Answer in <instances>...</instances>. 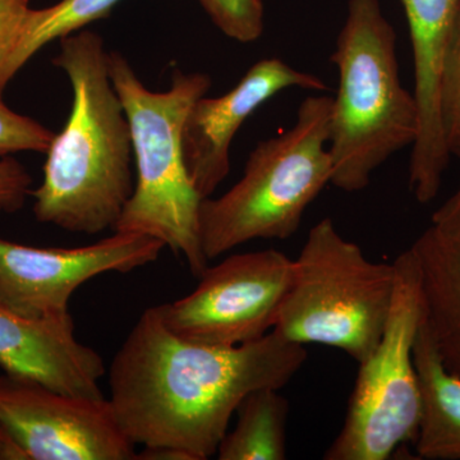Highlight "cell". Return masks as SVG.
<instances>
[{"label": "cell", "mask_w": 460, "mask_h": 460, "mask_svg": "<svg viewBox=\"0 0 460 460\" xmlns=\"http://www.w3.org/2000/svg\"><path fill=\"white\" fill-rule=\"evenodd\" d=\"M305 361V345L275 329L234 347L184 341L155 305L142 313L111 362V407L133 444L206 460L217 456L244 396L280 390Z\"/></svg>", "instance_id": "6da1fadb"}, {"label": "cell", "mask_w": 460, "mask_h": 460, "mask_svg": "<svg viewBox=\"0 0 460 460\" xmlns=\"http://www.w3.org/2000/svg\"><path fill=\"white\" fill-rule=\"evenodd\" d=\"M99 33L80 30L60 39L54 66L63 69L74 102L66 127L48 150L44 181L31 190L41 223L72 233L113 229L131 199V127L109 75Z\"/></svg>", "instance_id": "7a4b0ae2"}, {"label": "cell", "mask_w": 460, "mask_h": 460, "mask_svg": "<svg viewBox=\"0 0 460 460\" xmlns=\"http://www.w3.org/2000/svg\"><path fill=\"white\" fill-rule=\"evenodd\" d=\"M332 65L339 87L332 98L329 151L332 184L359 192L387 159L419 137L416 96L402 86L394 27L378 0H349Z\"/></svg>", "instance_id": "3957f363"}, {"label": "cell", "mask_w": 460, "mask_h": 460, "mask_svg": "<svg viewBox=\"0 0 460 460\" xmlns=\"http://www.w3.org/2000/svg\"><path fill=\"white\" fill-rule=\"evenodd\" d=\"M109 75L131 127L137 178L114 232L141 233L164 242L199 277L208 266L199 235L202 199L181 154V127L190 105L206 95V74L174 71L168 91L148 90L128 60L108 53Z\"/></svg>", "instance_id": "277c9868"}, {"label": "cell", "mask_w": 460, "mask_h": 460, "mask_svg": "<svg viewBox=\"0 0 460 460\" xmlns=\"http://www.w3.org/2000/svg\"><path fill=\"white\" fill-rule=\"evenodd\" d=\"M332 98L308 96L289 129L260 142L241 180L199 205V235L208 261L256 239L284 241L332 183L329 151Z\"/></svg>", "instance_id": "5b68a950"}, {"label": "cell", "mask_w": 460, "mask_h": 460, "mask_svg": "<svg viewBox=\"0 0 460 460\" xmlns=\"http://www.w3.org/2000/svg\"><path fill=\"white\" fill-rule=\"evenodd\" d=\"M394 262H374L330 217L308 232L274 329L295 343L323 344L362 363L376 349L392 310Z\"/></svg>", "instance_id": "8992f818"}, {"label": "cell", "mask_w": 460, "mask_h": 460, "mask_svg": "<svg viewBox=\"0 0 460 460\" xmlns=\"http://www.w3.org/2000/svg\"><path fill=\"white\" fill-rule=\"evenodd\" d=\"M394 265L395 292L385 332L375 352L359 363L343 428L323 459L386 460L416 440L422 401L413 348L425 311L411 248Z\"/></svg>", "instance_id": "52a82bcc"}, {"label": "cell", "mask_w": 460, "mask_h": 460, "mask_svg": "<svg viewBox=\"0 0 460 460\" xmlns=\"http://www.w3.org/2000/svg\"><path fill=\"white\" fill-rule=\"evenodd\" d=\"M199 278L189 296L157 305L166 328L192 343L234 347L274 329L293 260L274 248L235 253Z\"/></svg>", "instance_id": "ba28073f"}, {"label": "cell", "mask_w": 460, "mask_h": 460, "mask_svg": "<svg viewBox=\"0 0 460 460\" xmlns=\"http://www.w3.org/2000/svg\"><path fill=\"white\" fill-rule=\"evenodd\" d=\"M164 242L115 232L89 246L39 248L0 238V305L32 319L66 317L78 287L105 272H129L156 261Z\"/></svg>", "instance_id": "9c48e42d"}, {"label": "cell", "mask_w": 460, "mask_h": 460, "mask_svg": "<svg viewBox=\"0 0 460 460\" xmlns=\"http://www.w3.org/2000/svg\"><path fill=\"white\" fill-rule=\"evenodd\" d=\"M0 422L29 460H135L111 401L62 394L5 374L0 376Z\"/></svg>", "instance_id": "30bf717a"}, {"label": "cell", "mask_w": 460, "mask_h": 460, "mask_svg": "<svg viewBox=\"0 0 460 460\" xmlns=\"http://www.w3.org/2000/svg\"><path fill=\"white\" fill-rule=\"evenodd\" d=\"M292 87L320 93L329 89L317 75L298 71L279 58H266L251 66L229 93L217 98L204 95L190 105L181 127V154L199 198H211L228 177L230 145L242 124Z\"/></svg>", "instance_id": "8fae6325"}, {"label": "cell", "mask_w": 460, "mask_h": 460, "mask_svg": "<svg viewBox=\"0 0 460 460\" xmlns=\"http://www.w3.org/2000/svg\"><path fill=\"white\" fill-rule=\"evenodd\" d=\"M0 367L62 394L104 399V359L77 341L72 314L32 319L0 305Z\"/></svg>", "instance_id": "7c38bea8"}, {"label": "cell", "mask_w": 460, "mask_h": 460, "mask_svg": "<svg viewBox=\"0 0 460 460\" xmlns=\"http://www.w3.org/2000/svg\"><path fill=\"white\" fill-rule=\"evenodd\" d=\"M413 49L414 96L420 111L413 153L436 160L449 150L443 120L445 68L460 20V0H401Z\"/></svg>", "instance_id": "4fadbf2b"}, {"label": "cell", "mask_w": 460, "mask_h": 460, "mask_svg": "<svg viewBox=\"0 0 460 460\" xmlns=\"http://www.w3.org/2000/svg\"><path fill=\"white\" fill-rule=\"evenodd\" d=\"M425 323L447 371L460 378V237L431 226L411 244Z\"/></svg>", "instance_id": "5bb4252c"}, {"label": "cell", "mask_w": 460, "mask_h": 460, "mask_svg": "<svg viewBox=\"0 0 460 460\" xmlns=\"http://www.w3.org/2000/svg\"><path fill=\"white\" fill-rule=\"evenodd\" d=\"M419 377L420 419L417 456L428 460H460V378L445 367L423 314L413 348Z\"/></svg>", "instance_id": "9a60e30c"}, {"label": "cell", "mask_w": 460, "mask_h": 460, "mask_svg": "<svg viewBox=\"0 0 460 460\" xmlns=\"http://www.w3.org/2000/svg\"><path fill=\"white\" fill-rule=\"evenodd\" d=\"M237 423L217 447L219 460H284L289 402L279 389L253 390L239 402Z\"/></svg>", "instance_id": "2e32d148"}, {"label": "cell", "mask_w": 460, "mask_h": 460, "mask_svg": "<svg viewBox=\"0 0 460 460\" xmlns=\"http://www.w3.org/2000/svg\"><path fill=\"white\" fill-rule=\"evenodd\" d=\"M120 0H60L44 9H30L9 49L0 58V98L9 81L45 45L80 31L111 14Z\"/></svg>", "instance_id": "e0dca14e"}, {"label": "cell", "mask_w": 460, "mask_h": 460, "mask_svg": "<svg viewBox=\"0 0 460 460\" xmlns=\"http://www.w3.org/2000/svg\"><path fill=\"white\" fill-rule=\"evenodd\" d=\"M215 26L232 40L250 44L265 29L262 0H199Z\"/></svg>", "instance_id": "ac0fdd59"}, {"label": "cell", "mask_w": 460, "mask_h": 460, "mask_svg": "<svg viewBox=\"0 0 460 460\" xmlns=\"http://www.w3.org/2000/svg\"><path fill=\"white\" fill-rule=\"evenodd\" d=\"M56 133L31 118L14 113L0 100V156L18 151L47 154Z\"/></svg>", "instance_id": "d6986e66"}, {"label": "cell", "mask_w": 460, "mask_h": 460, "mask_svg": "<svg viewBox=\"0 0 460 460\" xmlns=\"http://www.w3.org/2000/svg\"><path fill=\"white\" fill-rule=\"evenodd\" d=\"M443 120L447 144L453 151L460 138V42L450 53L445 68Z\"/></svg>", "instance_id": "ffe728a7"}, {"label": "cell", "mask_w": 460, "mask_h": 460, "mask_svg": "<svg viewBox=\"0 0 460 460\" xmlns=\"http://www.w3.org/2000/svg\"><path fill=\"white\" fill-rule=\"evenodd\" d=\"M31 175L17 160H0V208L3 211H16L22 208L27 196L31 195Z\"/></svg>", "instance_id": "44dd1931"}, {"label": "cell", "mask_w": 460, "mask_h": 460, "mask_svg": "<svg viewBox=\"0 0 460 460\" xmlns=\"http://www.w3.org/2000/svg\"><path fill=\"white\" fill-rule=\"evenodd\" d=\"M30 9L29 0H0V58L16 39Z\"/></svg>", "instance_id": "7402d4cb"}, {"label": "cell", "mask_w": 460, "mask_h": 460, "mask_svg": "<svg viewBox=\"0 0 460 460\" xmlns=\"http://www.w3.org/2000/svg\"><path fill=\"white\" fill-rule=\"evenodd\" d=\"M431 226L447 234L460 237V184L456 192L432 215Z\"/></svg>", "instance_id": "603a6c76"}, {"label": "cell", "mask_w": 460, "mask_h": 460, "mask_svg": "<svg viewBox=\"0 0 460 460\" xmlns=\"http://www.w3.org/2000/svg\"><path fill=\"white\" fill-rule=\"evenodd\" d=\"M29 460L22 445L13 434L0 422V460Z\"/></svg>", "instance_id": "cb8c5ba5"}, {"label": "cell", "mask_w": 460, "mask_h": 460, "mask_svg": "<svg viewBox=\"0 0 460 460\" xmlns=\"http://www.w3.org/2000/svg\"><path fill=\"white\" fill-rule=\"evenodd\" d=\"M459 42H460V20H459V23H458V29H456V38H454L452 50L454 49V48L456 47V45L459 44ZM450 53H452V51H450Z\"/></svg>", "instance_id": "d4e9b609"}, {"label": "cell", "mask_w": 460, "mask_h": 460, "mask_svg": "<svg viewBox=\"0 0 460 460\" xmlns=\"http://www.w3.org/2000/svg\"><path fill=\"white\" fill-rule=\"evenodd\" d=\"M452 153L454 156L458 157V159L460 160V138L459 141L456 142V145H454Z\"/></svg>", "instance_id": "484cf974"}, {"label": "cell", "mask_w": 460, "mask_h": 460, "mask_svg": "<svg viewBox=\"0 0 460 460\" xmlns=\"http://www.w3.org/2000/svg\"><path fill=\"white\" fill-rule=\"evenodd\" d=\"M0 211H3V210H2V208H0Z\"/></svg>", "instance_id": "4316f807"}]
</instances>
